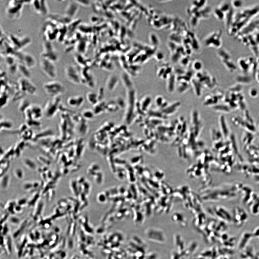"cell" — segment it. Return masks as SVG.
<instances>
[{
  "instance_id": "obj_2",
  "label": "cell",
  "mask_w": 259,
  "mask_h": 259,
  "mask_svg": "<svg viewBox=\"0 0 259 259\" xmlns=\"http://www.w3.org/2000/svg\"><path fill=\"white\" fill-rule=\"evenodd\" d=\"M44 91L49 96L55 98L64 93L65 88L61 82L57 81L46 82L43 85Z\"/></svg>"
},
{
  "instance_id": "obj_26",
  "label": "cell",
  "mask_w": 259,
  "mask_h": 259,
  "mask_svg": "<svg viewBox=\"0 0 259 259\" xmlns=\"http://www.w3.org/2000/svg\"><path fill=\"white\" fill-rule=\"evenodd\" d=\"M237 80L239 84H248L251 82V79L249 76L245 75L239 76L237 78Z\"/></svg>"
},
{
  "instance_id": "obj_23",
  "label": "cell",
  "mask_w": 259,
  "mask_h": 259,
  "mask_svg": "<svg viewBox=\"0 0 259 259\" xmlns=\"http://www.w3.org/2000/svg\"><path fill=\"white\" fill-rule=\"evenodd\" d=\"M247 59L245 58L240 59L238 61V63L240 68L244 73H247L248 71L249 66V64L248 62H247Z\"/></svg>"
},
{
  "instance_id": "obj_29",
  "label": "cell",
  "mask_w": 259,
  "mask_h": 259,
  "mask_svg": "<svg viewBox=\"0 0 259 259\" xmlns=\"http://www.w3.org/2000/svg\"><path fill=\"white\" fill-rule=\"evenodd\" d=\"M79 5L83 6L88 7L90 5V1H85V0H81V1H74Z\"/></svg>"
},
{
  "instance_id": "obj_7",
  "label": "cell",
  "mask_w": 259,
  "mask_h": 259,
  "mask_svg": "<svg viewBox=\"0 0 259 259\" xmlns=\"http://www.w3.org/2000/svg\"><path fill=\"white\" fill-rule=\"evenodd\" d=\"M9 39L14 49L18 51L26 47L31 42L30 38L26 36L20 38L15 35H11L9 38Z\"/></svg>"
},
{
  "instance_id": "obj_3",
  "label": "cell",
  "mask_w": 259,
  "mask_h": 259,
  "mask_svg": "<svg viewBox=\"0 0 259 259\" xmlns=\"http://www.w3.org/2000/svg\"><path fill=\"white\" fill-rule=\"evenodd\" d=\"M53 62L42 58L40 61V66L43 73L50 79H54L57 76V70Z\"/></svg>"
},
{
  "instance_id": "obj_13",
  "label": "cell",
  "mask_w": 259,
  "mask_h": 259,
  "mask_svg": "<svg viewBox=\"0 0 259 259\" xmlns=\"http://www.w3.org/2000/svg\"><path fill=\"white\" fill-rule=\"evenodd\" d=\"M78 5L79 4L74 1L69 3L65 11V15L70 18L73 19V18L75 17L78 12Z\"/></svg>"
},
{
  "instance_id": "obj_25",
  "label": "cell",
  "mask_w": 259,
  "mask_h": 259,
  "mask_svg": "<svg viewBox=\"0 0 259 259\" xmlns=\"http://www.w3.org/2000/svg\"><path fill=\"white\" fill-rule=\"evenodd\" d=\"M214 13L215 16L218 20L220 21L225 20L226 14L219 8H216Z\"/></svg>"
},
{
  "instance_id": "obj_14",
  "label": "cell",
  "mask_w": 259,
  "mask_h": 259,
  "mask_svg": "<svg viewBox=\"0 0 259 259\" xmlns=\"http://www.w3.org/2000/svg\"><path fill=\"white\" fill-rule=\"evenodd\" d=\"M50 20L53 21L56 23H60L62 25H67L72 22V19L68 17L64 14H51L50 16Z\"/></svg>"
},
{
  "instance_id": "obj_19",
  "label": "cell",
  "mask_w": 259,
  "mask_h": 259,
  "mask_svg": "<svg viewBox=\"0 0 259 259\" xmlns=\"http://www.w3.org/2000/svg\"><path fill=\"white\" fill-rule=\"evenodd\" d=\"M218 54L222 61L232 60V57L230 53L225 50L222 49L219 50Z\"/></svg>"
},
{
  "instance_id": "obj_27",
  "label": "cell",
  "mask_w": 259,
  "mask_h": 259,
  "mask_svg": "<svg viewBox=\"0 0 259 259\" xmlns=\"http://www.w3.org/2000/svg\"><path fill=\"white\" fill-rule=\"evenodd\" d=\"M231 5L233 9H239L242 7L243 5V2L242 1H231Z\"/></svg>"
},
{
  "instance_id": "obj_28",
  "label": "cell",
  "mask_w": 259,
  "mask_h": 259,
  "mask_svg": "<svg viewBox=\"0 0 259 259\" xmlns=\"http://www.w3.org/2000/svg\"><path fill=\"white\" fill-rule=\"evenodd\" d=\"M203 64L201 61L199 60H195L193 64V67L194 70L199 71L202 69Z\"/></svg>"
},
{
  "instance_id": "obj_16",
  "label": "cell",
  "mask_w": 259,
  "mask_h": 259,
  "mask_svg": "<svg viewBox=\"0 0 259 259\" xmlns=\"http://www.w3.org/2000/svg\"><path fill=\"white\" fill-rule=\"evenodd\" d=\"M253 235L252 234L246 232L243 235L242 237L241 238L240 242L239 245V248L240 249H242L244 248L247 244L248 243L249 240L252 237Z\"/></svg>"
},
{
  "instance_id": "obj_6",
  "label": "cell",
  "mask_w": 259,
  "mask_h": 259,
  "mask_svg": "<svg viewBox=\"0 0 259 259\" xmlns=\"http://www.w3.org/2000/svg\"><path fill=\"white\" fill-rule=\"evenodd\" d=\"M42 58L47 59L50 61L56 62L58 60V56L53 45L51 42L46 41L44 42L43 51L42 53Z\"/></svg>"
},
{
  "instance_id": "obj_24",
  "label": "cell",
  "mask_w": 259,
  "mask_h": 259,
  "mask_svg": "<svg viewBox=\"0 0 259 259\" xmlns=\"http://www.w3.org/2000/svg\"><path fill=\"white\" fill-rule=\"evenodd\" d=\"M13 123L11 121L8 120H1V129H11L13 127Z\"/></svg>"
},
{
  "instance_id": "obj_1",
  "label": "cell",
  "mask_w": 259,
  "mask_h": 259,
  "mask_svg": "<svg viewBox=\"0 0 259 259\" xmlns=\"http://www.w3.org/2000/svg\"><path fill=\"white\" fill-rule=\"evenodd\" d=\"M31 2L32 1H10L6 10L7 16L10 19H17L20 16L23 5L27 3H31Z\"/></svg>"
},
{
  "instance_id": "obj_21",
  "label": "cell",
  "mask_w": 259,
  "mask_h": 259,
  "mask_svg": "<svg viewBox=\"0 0 259 259\" xmlns=\"http://www.w3.org/2000/svg\"><path fill=\"white\" fill-rule=\"evenodd\" d=\"M222 62L226 68L231 73H233L236 70V65L232 60Z\"/></svg>"
},
{
  "instance_id": "obj_32",
  "label": "cell",
  "mask_w": 259,
  "mask_h": 259,
  "mask_svg": "<svg viewBox=\"0 0 259 259\" xmlns=\"http://www.w3.org/2000/svg\"><path fill=\"white\" fill-rule=\"evenodd\" d=\"M256 78H257V82H258L259 83V73H258H258H256Z\"/></svg>"
},
{
  "instance_id": "obj_22",
  "label": "cell",
  "mask_w": 259,
  "mask_h": 259,
  "mask_svg": "<svg viewBox=\"0 0 259 259\" xmlns=\"http://www.w3.org/2000/svg\"><path fill=\"white\" fill-rule=\"evenodd\" d=\"M219 8L225 14L229 12L232 8L231 3L227 1L222 2L220 4Z\"/></svg>"
},
{
  "instance_id": "obj_31",
  "label": "cell",
  "mask_w": 259,
  "mask_h": 259,
  "mask_svg": "<svg viewBox=\"0 0 259 259\" xmlns=\"http://www.w3.org/2000/svg\"><path fill=\"white\" fill-rule=\"evenodd\" d=\"M1 98H3V101L2 103H1V106L3 105V106H4L6 104L7 101H8V97H7V95H3V97H1Z\"/></svg>"
},
{
  "instance_id": "obj_20",
  "label": "cell",
  "mask_w": 259,
  "mask_h": 259,
  "mask_svg": "<svg viewBox=\"0 0 259 259\" xmlns=\"http://www.w3.org/2000/svg\"><path fill=\"white\" fill-rule=\"evenodd\" d=\"M79 99L77 97H69L67 99V105L70 107L73 108H76L78 107L80 104H79Z\"/></svg>"
},
{
  "instance_id": "obj_9",
  "label": "cell",
  "mask_w": 259,
  "mask_h": 259,
  "mask_svg": "<svg viewBox=\"0 0 259 259\" xmlns=\"http://www.w3.org/2000/svg\"><path fill=\"white\" fill-rule=\"evenodd\" d=\"M65 73L68 80L72 83L77 84L80 81L78 70L76 66L68 65L65 69Z\"/></svg>"
},
{
  "instance_id": "obj_17",
  "label": "cell",
  "mask_w": 259,
  "mask_h": 259,
  "mask_svg": "<svg viewBox=\"0 0 259 259\" xmlns=\"http://www.w3.org/2000/svg\"><path fill=\"white\" fill-rule=\"evenodd\" d=\"M18 71L23 75V77L29 79L31 76L29 69L21 63L18 64Z\"/></svg>"
},
{
  "instance_id": "obj_30",
  "label": "cell",
  "mask_w": 259,
  "mask_h": 259,
  "mask_svg": "<svg viewBox=\"0 0 259 259\" xmlns=\"http://www.w3.org/2000/svg\"><path fill=\"white\" fill-rule=\"evenodd\" d=\"M258 92L256 88H252L250 89L249 91L250 96L252 98H256L258 95Z\"/></svg>"
},
{
  "instance_id": "obj_4",
  "label": "cell",
  "mask_w": 259,
  "mask_h": 259,
  "mask_svg": "<svg viewBox=\"0 0 259 259\" xmlns=\"http://www.w3.org/2000/svg\"><path fill=\"white\" fill-rule=\"evenodd\" d=\"M54 98L47 102L43 110L44 115L48 119L54 117L58 112L59 108L61 102L59 97Z\"/></svg>"
},
{
  "instance_id": "obj_5",
  "label": "cell",
  "mask_w": 259,
  "mask_h": 259,
  "mask_svg": "<svg viewBox=\"0 0 259 259\" xmlns=\"http://www.w3.org/2000/svg\"><path fill=\"white\" fill-rule=\"evenodd\" d=\"M18 83L19 89L23 93L34 95L36 93V86L29 79L23 77H20Z\"/></svg>"
},
{
  "instance_id": "obj_15",
  "label": "cell",
  "mask_w": 259,
  "mask_h": 259,
  "mask_svg": "<svg viewBox=\"0 0 259 259\" xmlns=\"http://www.w3.org/2000/svg\"><path fill=\"white\" fill-rule=\"evenodd\" d=\"M239 213H235L234 221L237 226H241L247 220V216L245 212L243 210L238 211Z\"/></svg>"
},
{
  "instance_id": "obj_8",
  "label": "cell",
  "mask_w": 259,
  "mask_h": 259,
  "mask_svg": "<svg viewBox=\"0 0 259 259\" xmlns=\"http://www.w3.org/2000/svg\"><path fill=\"white\" fill-rule=\"evenodd\" d=\"M26 117L28 120H34L38 121L40 120L44 115L43 109L39 106L36 105H31L25 111Z\"/></svg>"
},
{
  "instance_id": "obj_12",
  "label": "cell",
  "mask_w": 259,
  "mask_h": 259,
  "mask_svg": "<svg viewBox=\"0 0 259 259\" xmlns=\"http://www.w3.org/2000/svg\"><path fill=\"white\" fill-rule=\"evenodd\" d=\"M31 3L33 5L34 9L38 14L42 16L48 14L49 10L46 1L42 0L32 1Z\"/></svg>"
},
{
  "instance_id": "obj_18",
  "label": "cell",
  "mask_w": 259,
  "mask_h": 259,
  "mask_svg": "<svg viewBox=\"0 0 259 259\" xmlns=\"http://www.w3.org/2000/svg\"><path fill=\"white\" fill-rule=\"evenodd\" d=\"M220 126L222 133L225 136L227 137L229 135V130L228 125L227 124L224 118L221 117L220 118Z\"/></svg>"
},
{
  "instance_id": "obj_10",
  "label": "cell",
  "mask_w": 259,
  "mask_h": 259,
  "mask_svg": "<svg viewBox=\"0 0 259 259\" xmlns=\"http://www.w3.org/2000/svg\"><path fill=\"white\" fill-rule=\"evenodd\" d=\"M221 35V32L220 31L213 32L206 40V45L209 47L220 48L222 45Z\"/></svg>"
},
{
  "instance_id": "obj_11",
  "label": "cell",
  "mask_w": 259,
  "mask_h": 259,
  "mask_svg": "<svg viewBox=\"0 0 259 259\" xmlns=\"http://www.w3.org/2000/svg\"><path fill=\"white\" fill-rule=\"evenodd\" d=\"M17 54L16 55L18 59L22 61L21 63L29 69L34 67L36 64V60L31 54L25 53H21L20 51H17Z\"/></svg>"
}]
</instances>
